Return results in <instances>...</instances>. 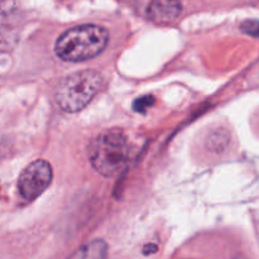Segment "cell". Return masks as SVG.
<instances>
[{"instance_id":"7","label":"cell","mask_w":259,"mask_h":259,"mask_svg":"<svg viewBox=\"0 0 259 259\" xmlns=\"http://www.w3.org/2000/svg\"><path fill=\"white\" fill-rule=\"evenodd\" d=\"M240 29L252 37L259 38V20H245L240 25Z\"/></svg>"},{"instance_id":"4","label":"cell","mask_w":259,"mask_h":259,"mask_svg":"<svg viewBox=\"0 0 259 259\" xmlns=\"http://www.w3.org/2000/svg\"><path fill=\"white\" fill-rule=\"evenodd\" d=\"M52 179L53 171L51 164L43 159H38L23 169L18 180V189L25 200L32 201L45 192Z\"/></svg>"},{"instance_id":"1","label":"cell","mask_w":259,"mask_h":259,"mask_svg":"<svg viewBox=\"0 0 259 259\" xmlns=\"http://www.w3.org/2000/svg\"><path fill=\"white\" fill-rule=\"evenodd\" d=\"M109 42V33L96 24L77 25L63 32L55 45L56 55L67 62H83L100 55Z\"/></svg>"},{"instance_id":"5","label":"cell","mask_w":259,"mask_h":259,"mask_svg":"<svg viewBox=\"0 0 259 259\" xmlns=\"http://www.w3.org/2000/svg\"><path fill=\"white\" fill-rule=\"evenodd\" d=\"M182 5L177 2H153L148 5L147 15L156 23H169L181 14Z\"/></svg>"},{"instance_id":"8","label":"cell","mask_w":259,"mask_h":259,"mask_svg":"<svg viewBox=\"0 0 259 259\" xmlns=\"http://www.w3.org/2000/svg\"><path fill=\"white\" fill-rule=\"evenodd\" d=\"M153 103H154L153 96L146 95L141 99H137L136 103H134V105H133V108H134V110L138 111V113H144V111H146L149 106L153 105Z\"/></svg>"},{"instance_id":"3","label":"cell","mask_w":259,"mask_h":259,"mask_svg":"<svg viewBox=\"0 0 259 259\" xmlns=\"http://www.w3.org/2000/svg\"><path fill=\"white\" fill-rule=\"evenodd\" d=\"M103 86V76L95 70H81L66 76L55 93L57 105L66 113H77L89 105Z\"/></svg>"},{"instance_id":"6","label":"cell","mask_w":259,"mask_h":259,"mask_svg":"<svg viewBox=\"0 0 259 259\" xmlns=\"http://www.w3.org/2000/svg\"><path fill=\"white\" fill-rule=\"evenodd\" d=\"M18 34L13 28L0 25V53L9 52L17 46Z\"/></svg>"},{"instance_id":"2","label":"cell","mask_w":259,"mask_h":259,"mask_svg":"<svg viewBox=\"0 0 259 259\" xmlns=\"http://www.w3.org/2000/svg\"><path fill=\"white\" fill-rule=\"evenodd\" d=\"M89 158L94 168L103 176L118 175L129 159V143L125 134L119 129L104 131L91 141Z\"/></svg>"}]
</instances>
